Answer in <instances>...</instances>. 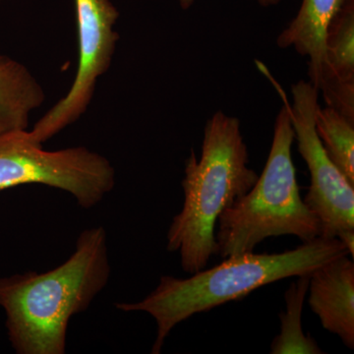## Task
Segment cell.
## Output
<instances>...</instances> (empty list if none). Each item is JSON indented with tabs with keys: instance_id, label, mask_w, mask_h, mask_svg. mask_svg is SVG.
I'll use <instances>...</instances> for the list:
<instances>
[{
	"instance_id": "obj_7",
	"label": "cell",
	"mask_w": 354,
	"mask_h": 354,
	"mask_svg": "<svg viewBox=\"0 0 354 354\" xmlns=\"http://www.w3.org/2000/svg\"><path fill=\"white\" fill-rule=\"evenodd\" d=\"M79 62L75 79L57 102L30 131L39 144L73 124L87 111L100 77L111 67L120 35L114 25L120 17L111 0H75Z\"/></svg>"
},
{
	"instance_id": "obj_4",
	"label": "cell",
	"mask_w": 354,
	"mask_h": 354,
	"mask_svg": "<svg viewBox=\"0 0 354 354\" xmlns=\"http://www.w3.org/2000/svg\"><path fill=\"white\" fill-rule=\"evenodd\" d=\"M295 136L286 106L274 122L271 150L252 188L223 212L216 241L223 259L252 253L269 237L293 235L308 242L321 236L318 216L300 195L291 158Z\"/></svg>"
},
{
	"instance_id": "obj_9",
	"label": "cell",
	"mask_w": 354,
	"mask_h": 354,
	"mask_svg": "<svg viewBox=\"0 0 354 354\" xmlns=\"http://www.w3.org/2000/svg\"><path fill=\"white\" fill-rule=\"evenodd\" d=\"M320 92L328 106L354 120V0H344L328 26Z\"/></svg>"
},
{
	"instance_id": "obj_6",
	"label": "cell",
	"mask_w": 354,
	"mask_h": 354,
	"mask_svg": "<svg viewBox=\"0 0 354 354\" xmlns=\"http://www.w3.org/2000/svg\"><path fill=\"white\" fill-rule=\"evenodd\" d=\"M281 93L290 113L298 152L310 172L305 204L320 221L321 237L339 239L353 257L354 185L330 160L317 135L319 91L309 81H299L291 88V104L281 90Z\"/></svg>"
},
{
	"instance_id": "obj_10",
	"label": "cell",
	"mask_w": 354,
	"mask_h": 354,
	"mask_svg": "<svg viewBox=\"0 0 354 354\" xmlns=\"http://www.w3.org/2000/svg\"><path fill=\"white\" fill-rule=\"evenodd\" d=\"M344 0H302L299 10L279 35V48H293L308 58L309 82L320 92L325 76V39L328 26Z\"/></svg>"
},
{
	"instance_id": "obj_11",
	"label": "cell",
	"mask_w": 354,
	"mask_h": 354,
	"mask_svg": "<svg viewBox=\"0 0 354 354\" xmlns=\"http://www.w3.org/2000/svg\"><path fill=\"white\" fill-rule=\"evenodd\" d=\"M44 100L43 87L27 66L0 55V136L28 130L32 111Z\"/></svg>"
},
{
	"instance_id": "obj_5",
	"label": "cell",
	"mask_w": 354,
	"mask_h": 354,
	"mask_svg": "<svg viewBox=\"0 0 354 354\" xmlns=\"http://www.w3.org/2000/svg\"><path fill=\"white\" fill-rule=\"evenodd\" d=\"M41 184L69 193L83 209L94 208L113 190L115 171L86 147L44 150L29 130L0 136V191Z\"/></svg>"
},
{
	"instance_id": "obj_15",
	"label": "cell",
	"mask_w": 354,
	"mask_h": 354,
	"mask_svg": "<svg viewBox=\"0 0 354 354\" xmlns=\"http://www.w3.org/2000/svg\"><path fill=\"white\" fill-rule=\"evenodd\" d=\"M0 1H2V0H0Z\"/></svg>"
},
{
	"instance_id": "obj_13",
	"label": "cell",
	"mask_w": 354,
	"mask_h": 354,
	"mask_svg": "<svg viewBox=\"0 0 354 354\" xmlns=\"http://www.w3.org/2000/svg\"><path fill=\"white\" fill-rule=\"evenodd\" d=\"M315 128L330 160L354 185V121L334 108L320 106Z\"/></svg>"
},
{
	"instance_id": "obj_2",
	"label": "cell",
	"mask_w": 354,
	"mask_h": 354,
	"mask_svg": "<svg viewBox=\"0 0 354 354\" xmlns=\"http://www.w3.org/2000/svg\"><path fill=\"white\" fill-rule=\"evenodd\" d=\"M349 252L339 239L321 236L283 253L241 254L190 278L162 276L157 288L141 301L118 302L115 307L123 312H145L155 319L157 337L152 353L158 354L171 330L190 317L241 299L274 281L309 276Z\"/></svg>"
},
{
	"instance_id": "obj_8",
	"label": "cell",
	"mask_w": 354,
	"mask_h": 354,
	"mask_svg": "<svg viewBox=\"0 0 354 354\" xmlns=\"http://www.w3.org/2000/svg\"><path fill=\"white\" fill-rule=\"evenodd\" d=\"M349 255L326 263L309 276L308 304L323 328L354 348V264Z\"/></svg>"
},
{
	"instance_id": "obj_3",
	"label": "cell",
	"mask_w": 354,
	"mask_h": 354,
	"mask_svg": "<svg viewBox=\"0 0 354 354\" xmlns=\"http://www.w3.org/2000/svg\"><path fill=\"white\" fill-rule=\"evenodd\" d=\"M248 165L241 121L216 111L205 127L201 156L191 150L186 160L183 209L167 230V250L179 253L188 274L202 271L216 255L218 216L257 181Z\"/></svg>"
},
{
	"instance_id": "obj_14",
	"label": "cell",
	"mask_w": 354,
	"mask_h": 354,
	"mask_svg": "<svg viewBox=\"0 0 354 354\" xmlns=\"http://www.w3.org/2000/svg\"><path fill=\"white\" fill-rule=\"evenodd\" d=\"M194 1L195 0H179V3H180L181 8L186 10V9L193 6ZM255 1L262 6H278L283 0H255Z\"/></svg>"
},
{
	"instance_id": "obj_12",
	"label": "cell",
	"mask_w": 354,
	"mask_h": 354,
	"mask_svg": "<svg viewBox=\"0 0 354 354\" xmlns=\"http://www.w3.org/2000/svg\"><path fill=\"white\" fill-rule=\"evenodd\" d=\"M309 276L297 277V281L286 290V310L279 314L281 332L272 342V354L324 353L315 339L305 335L302 329V309L308 291Z\"/></svg>"
},
{
	"instance_id": "obj_1",
	"label": "cell",
	"mask_w": 354,
	"mask_h": 354,
	"mask_svg": "<svg viewBox=\"0 0 354 354\" xmlns=\"http://www.w3.org/2000/svg\"><path fill=\"white\" fill-rule=\"evenodd\" d=\"M111 272L108 234L100 225L83 230L74 252L55 269L0 279V307L15 353H66L70 320L90 307Z\"/></svg>"
}]
</instances>
